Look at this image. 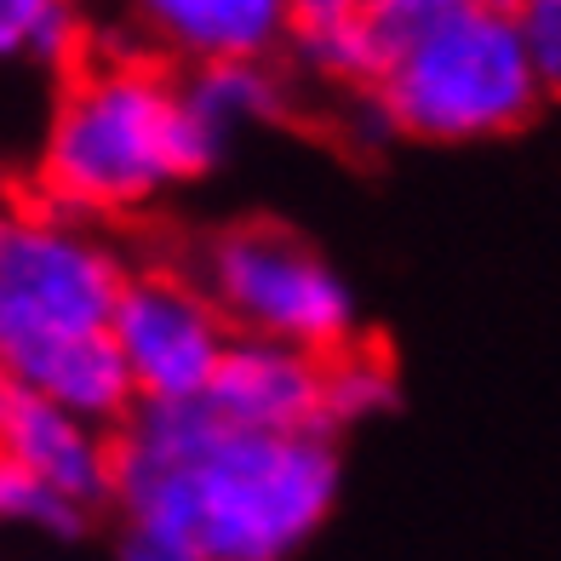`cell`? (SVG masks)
Here are the masks:
<instances>
[{
	"instance_id": "6da1fadb",
	"label": "cell",
	"mask_w": 561,
	"mask_h": 561,
	"mask_svg": "<svg viewBox=\"0 0 561 561\" xmlns=\"http://www.w3.org/2000/svg\"><path fill=\"white\" fill-rule=\"evenodd\" d=\"M344 493L339 442L270 436L207 401L138 407L115 436V510L133 545L184 561H298Z\"/></svg>"
},
{
	"instance_id": "7a4b0ae2",
	"label": "cell",
	"mask_w": 561,
	"mask_h": 561,
	"mask_svg": "<svg viewBox=\"0 0 561 561\" xmlns=\"http://www.w3.org/2000/svg\"><path fill=\"white\" fill-rule=\"evenodd\" d=\"M121 252L64 213H0V373L92 430H121L138 390L110 339Z\"/></svg>"
},
{
	"instance_id": "3957f363",
	"label": "cell",
	"mask_w": 561,
	"mask_h": 561,
	"mask_svg": "<svg viewBox=\"0 0 561 561\" xmlns=\"http://www.w3.org/2000/svg\"><path fill=\"white\" fill-rule=\"evenodd\" d=\"M229 156L184 104V87L144 58H115L64 87L41 138V190L64 218L144 213Z\"/></svg>"
},
{
	"instance_id": "277c9868",
	"label": "cell",
	"mask_w": 561,
	"mask_h": 561,
	"mask_svg": "<svg viewBox=\"0 0 561 561\" xmlns=\"http://www.w3.org/2000/svg\"><path fill=\"white\" fill-rule=\"evenodd\" d=\"M545 75L510 7L465 0L378 75L373 110L385 133L419 144H481L527 126L545 104Z\"/></svg>"
},
{
	"instance_id": "5b68a950",
	"label": "cell",
	"mask_w": 561,
	"mask_h": 561,
	"mask_svg": "<svg viewBox=\"0 0 561 561\" xmlns=\"http://www.w3.org/2000/svg\"><path fill=\"white\" fill-rule=\"evenodd\" d=\"M201 287L241 339H275L304 355L362 344V298L344 270L287 224H229L201 252Z\"/></svg>"
},
{
	"instance_id": "8992f818",
	"label": "cell",
	"mask_w": 561,
	"mask_h": 561,
	"mask_svg": "<svg viewBox=\"0 0 561 561\" xmlns=\"http://www.w3.org/2000/svg\"><path fill=\"white\" fill-rule=\"evenodd\" d=\"M110 339L138 390V407H190L207 401V385L224 362L236 327L224 321L201 275L172 264H144L126 275Z\"/></svg>"
},
{
	"instance_id": "52a82bcc",
	"label": "cell",
	"mask_w": 561,
	"mask_h": 561,
	"mask_svg": "<svg viewBox=\"0 0 561 561\" xmlns=\"http://www.w3.org/2000/svg\"><path fill=\"white\" fill-rule=\"evenodd\" d=\"M321 355H304L275 339H229L224 362L207 385V407L229 424L270 430V436H298L321 430Z\"/></svg>"
},
{
	"instance_id": "ba28073f",
	"label": "cell",
	"mask_w": 561,
	"mask_h": 561,
	"mask_svg": "<svg viewBox=\"0 0 561 561\" xmlns=\"http://www.w3.org/2000/svg\"><path fill=\"white\" fill-rule=\"evenodd\" d=\"M0 458L35 470L46 488H58L81 510L115 499V442L87 419L64 413L46 396L7 385L0 390Z\"/></svg>"
},
{
	"instance_id": "9c48e42d",
	"label": "cell",
	"mask_w": 561,
	"mask_h": 561,
	"mask_svg": "<svg viewBox=\"0 0 561 561\" xmlns=\"http://www.w3.org/2000/svg\"><path fill=\"white\" fill-rule=\"evenodd\" d=\"M133 23L178 64H270L293 41L287 0H133Z\"/></svg>"
},
{
	"instance_id": "30bf717a",
	"label": "cell",
	"mask_w": 561,
	"mask_h": 561,
	"mask_svg": "<svg viewBox=\"0 0 561 561\" xmlns=\"http://www.w3.org/2000/svg\"><path fill=\"white\" fill-rule=\"evenodd\" d=\"M184 104L195 110V121L207 126L213 138L236 144V133L247 126H264L287 110V87H280V75L259 58H236V64H201L190 69L184 81Z\"/></svg>"
},
{
	"instance_id": "8fae6325",
	"label": "cell",
	"mask_w": 561,
	"mask_h": 561,
	"mask_svg": "<svg viewBox=\"0 0 561 561\" xmlns=\"http://www.w3.org/2000/svg\"><path fill=\"white\" fill-rule=\"evenodd\" d=\"M396 401H401V378H396V362L385 350L350 344L339 355H327V367H321V424H327V436L396 413Z\"/></svg>"
},
{
	"instance_id": "7c38bea8",
	"label": "cell",
	"mask_w": 561,
	"mask_h": 561,
	"mask_svg": "<svg viewBox=\"0 0 561 561\" xmlns=\"http://www.w3.org/2000/svg\"><path fill=\"white\" fill-rule=\"evenodd\" d=\"M87 41L81 0H0V58L64 69Z\"/></svg>"
},
{
	"instance_id": "4fadbf2b",
	"label": "cell",
	"mask_w": 561,
	"mask_h": 561,
	"mask_svg": "<svg viewBox=\"0 0 561 561\" xmlns=\"http://www.w3.org/2000/svg\"><path fill=\"white\" fill-rule=\"evenodd\" d=\"M287 53L298 58V69H310L316 81H333V87H350V92H373L378 75H385V58H378L373 35L362 30V18L321 23V30H293Z\"/></svg>"
},
{
	"instance_id": "5bb4252c",
	"label": "cell",
	"mask_w": 561,
	"mask_h": 561,
	"mask_svg": "<svg viewBox=\"0 0 561 561\" xmlns=\"http://www.w3.org/2000/svg\"><path fill=\"white\" fill-rule=\"evenodd\" d=\"M87 522L92 510L64 499L58 488H46L35 470L0 458V527H23V533H41V539H81Z\"/></svg>"
},
{
	"instance_id": "9a60e30c",
	"label": "cell",
	"mask_w": 561,
	"mask_h": 561,
	"mask_svg": "<svg viewBox=\"0 0 561 561\" xmlns=\"http://www.w3.org/2000/svg\"><path fill=\"white\" fill-rule=\"evenodd\" d=\"M465 0H362V30L373 35L385 69L413 46L419 35H430L442 18H453Z\"/></svg>"
},
{
	"instance_id": "2e32d148",
	"label": "cell",
	"mask_w": 561,
	"mask_h": 561,
	"mask_svg": "<svg viewBox=\"0 0 561 561\" xmlns=\"http://www.w3.org/2000/svg\"><path fill=\"white\" fill-rule=\"evenodd\" d=\"M510 18H516L545 87H561V0H510Z\"/></svg>"
},
{
	"instance_id": "e0dca14e",
	"label": "cell",
	"mask_w": 561,
	"mask_h": 561,
	"mask_svg": "<svg viewBox=\"0 0 561 561\" xmlns=\"http://www.w3.org/2000/svg\"><path fill=\"white\" fill-rule=\"evenodd\" d=\"M287 7H293V30H321V23L362 18V0H287Z\"/></svg>"
},
{
	"instance_id": "ac0fdd59",
	"label": "cell",
	"mask_w": 561,
	"mask_h": 561,
	"mask_svg": "<svg viewBox=\"0 0 561 561\" xmlns=\"http://www.w3.org/2000/svg\"><path fill=\"white\" fill-rule=\"evenodd\" d=\"M121 561H184V556H167V550H156V545H133V539H126Z\"/></svg>"
},
{
	"instance_id": "d6986e66",
	"label": "cell",
	"mask_w": 561,
	"mask_h": 561,
	"mask_svg": "<svg viewBox=\"0 0 561 561\" xmlns=\"http://www.w3.org/2000/svg\"><path fill=\"white\" fill-rule=\"evenodd\" d=\"M0 390H7V373H0Z\"/></svg>"
},
{
	"instance_id": "ffe728a7",
	"label": "cell",
	"mask_w": 561,
	"mask_h": 561,
	"mask_svg": "<svg viewBox=\"0 0 561 561\" xmlns=\"http://www.w3.org/2000/svg\"><path fill=\"white\" fill-rule=\"evenodd\" d=\"M493 7H510V0H493Z\"/></svg>"
}]
</instances>
